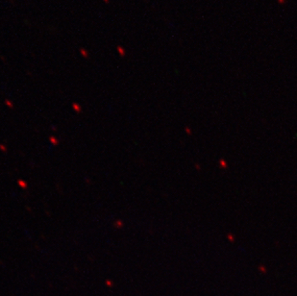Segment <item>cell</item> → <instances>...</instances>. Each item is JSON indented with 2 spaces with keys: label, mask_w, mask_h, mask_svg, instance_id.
<instances>
[{
  "label": "cell",
  "mask_w": 297,
  "mask_h": 296,
  "mask_svg": "<svg viewBox=\"0 0 297 296\" xmlns=\"http://www.w3.org/2000/svg\"><path fill=\"white\" fill-rule=\"evenodd\" d=\"M277 1H278V3L281 4V5H283V4L286 3V0H277Z\"/></svg>",
  "instance_id": "6da1fadb"
}]
</instances>
